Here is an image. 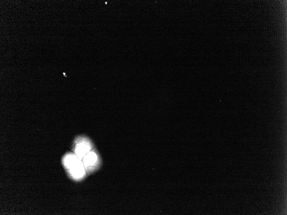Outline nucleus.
Returning <instances> with one entry per match:
<instances>
[{"instance_id": "7ed1b4c3", "label": "nucleus", "mask_w": 287, "mask_h": 215, "mask_svg": "<svg viewBox=\"0 0 287 215\" xmlns=\"http://www.w3.org/2000/svg\"><path fill=\"white\" fill-rule=\"evenodd\" d=\"M89 150V147L85 145L79 146L76 150V153L79 156H83Z\"/></svg>"}, {"instance_id": "f257e3e1", "label": "nucleus", "mask_w": 287, "mask_h": 215, "mask_svg": "<svg viewBox=\"0 0 287 215\" xmlns=\"http://www.w3.org/2000/svg\"><path fill=\"white\" fill-rule=\"evenodd\" d=\"M72 173L76 177H81L84 174V169L80 163L72 167Z\"/></svg>"}, {"instance_id": "20e7f679", "label": "nucleus", "mask_w": 287, "mask_h": 215, "mask_svg": "<svg viewBox=\"0 0 287 215\" xmlns=\"http://www.w3.org/2000/svg\"><path fill=\"white\" fill-rule=\"evenodd\" d=\"M96 160V155L95 154L91 152L87 155L85 158L84 162L87 164H91L94 163Z\"/></svg>"}, {"instance_id": "f03ea898", "label": "nucleus", "mask_w": 287, "mask_h": 215, "mask_svg": "<svg viewBox=\"0 0 287 215\" xmlns=\"http://www.w3.org/2000/svg\"><path fill=\"white\" fill-rule=\"evenodd\" d=\"M65 162L68 166L71 167V168L75 166L79 163V161L77 159V158L73 155L68 156L66 159Z\"/></svg>"}]
</instances>
